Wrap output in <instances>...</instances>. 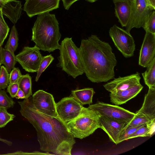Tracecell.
Returning <instances> with one entry per match:
<instances>
[{
    "label": "cell",
    "mask_w": 155,
    "mask_h": 155,
    "mask_svg": "<svg viewBox=\"0 0 155 155\" xmlns=\"http://www.w3.org/2000/svg\"><path fill=\"white\" fill-rule=\"evenodd\" d=\"M21 115L35 128L41 150L59 155H71L76 142L66 124L59 117L44 114L37 110L30 97L18 101Z\"/></svg>",
    "instance_id": "obj_1"
},
{
    "label": "cell",
    "mask_w": 155,
    "mask_h": 155,
    "mask_svg": "<svg viewBox=\"0 0 155 155\" xmlns=\"http://www.w3.org/2000/svg\"><path fill=\"white\" fill-rule=\"evenodd\" d=\"M79 49L84 73L90 81L106 82L114 78L117 61L108 43L91 35L82 40Z\"/></svg>",
    "instance_id": "obj_2"
},
{
    "label": "cell",
    "mask_w": 155,
    "mask_h": 155,
    "mask_svg": "<svg viewBox=\"0 0 155 155\" xmlns=\"http://www.w3.org/2000/svg\"><path fill=\"white\" fill-rule=\"evenodd\" d=\"M54 14L49 12L38 15L32 28L31 40L40 50L51 52L59 49L61 34Z\"/></svg>",
    "instance_id": "obj_3"
},
{
    "label": "cell",
    "mask_w": 155,
    "mask_h": 155,
    "mask_svg": "<svg viewBox=\"0 0 155 155\" xmlns=\"http://www.w3.org/2000/svg\"><path fill=\"white\" fill-rule=\"evenodd\" d=\"M60 45L57 66L74 78L83 74L84 69L79 49L72 38H65Z\"/></svg>",
    "instance_id": "obj_4"
},
{
    "label": "cell",
    "mask_w": 155,
    "mask_h": 155,
    "mask_svg": "<svg viewBox=\"0 0 155 155\" xmlns=\"http://www.w3.org/2000/svg\"><path fill=\"white\" fill-rule=\"evenodd\" d=\"M100 117L94 110L83 107L79 115L66 125L68 131L74 138L82 139L100 128Z\"/></svg>",
    "instance_id": "obj_5"
},
{
    "label": "cell",
    "mask_w": 155,
    "mask_h": 155,
    "mask_svg": "<svg viewBox=\"0 0 155 155\" xmlns=\"http://www.w3.org/2000/svg\"><path fill=\"white\" fill-rule=\"evenodd\" d=\"M109 33L115 45L124 57L128 58L134 55L136 45L130 33L116 25L110 28Z\"/></svg>",
    "instance_id": "obj_6"
},
{
    "label": "cell",
    "mask_w": 155,
    "mask_h": 155,
    "mask_svg": "<svg viewBox=\"0 0 155 155\" xmlns=\"http://www.w3.org/2000/svg\"><path fill=\"white\" fill-rule=\"evenodd\" d=\"M88 107L97 112L100 116L126 123L130 122L135 115V113L117 105L100 101L90 104Z\"/></svg>",
    "instance_id": "obj_7"
},
{
    "label": "cell",
    "mask_w": 155,
    "mask_h": 155,
    "mask_svg": "<svg viewBox=\"0 0 155 155\" xmlns=\"http://www.w3.org/2000/svg\"><path fill=\"white\" fill-rule=\"evenodd\" d=\"M131 2V13L126 30L129 33L133 28L143 27L152 11L147 0H134Z\"/></svg>",
    "instance_id": "obj_8"
},
{
    "label": "cell",
    "mask_w": 155,
    "mask_h": 155,
    "mask_svg": "<svg viewBox=\"0 0 155 155\" xmlns=\"http://www.w3.org/2000/svg\"><path fill=\"white\" fill-rule=\"evenodd\" d=\"M40 50L35 45L33 47H25L15 56L16 60L26 71L37 72L43 57Z\"/></svg>",
    "instance_id": "obj_9"
},
{
    "label": "cell",
    "mask_w": 155,
    "mask_h": 155,
    "mask_svg": "<svg viewBox=\"0 0 155 155\" xmlns=\"http://www.w3.org/2000/svg\"><path fill=\"white\" fill-rule=\"evenodd\" d=\"M56 107L59 117L66 124L79 115L83 106L71 96L63 98L56 103Z\"/></svg>",
    "instance_id": "obj_10"
},
{
    "label": "cell",
    "mask_w": 155,
    "mask_h": 155,
    "mask_svg": "<svg viewBox=\"0 0 155 155\" xmlns=\"http://www.w3.org/2000/svg\"><path fill=\"white\" fill-rule=\"evenodd\" d=\"M31 97L33 105L39 111L49 116L59 117L56 103L52 94L39 90L35 92Z\"/></svg>",
    "instance_id": "obj_11"
},
{
    "label": "cell",
    "mask_w": 155,
    "mask_h": 155,
    "mask_svg": "<svg viewBox=\"0 0 155 155\" xmlns=\"http://www.w3.org/2000/svg\"><path fill=\"white\" fill-rule=\"evenodd\" d=\"M60 0H25L23 10L30 18L59 8Z\"/></svg>",
    "instance_id": "obj_12"
},
{
    "label": "cell",
    "mask_w": 155,
    "mask_h": 155,
    "mask_svg": "<svg viewBox=\"0 0 155 155\" xmlns=\"http://www.w3.org/2000/svg\"><path fill=\"white\" fill-rule=\"evenodd\" d=\"M99 121L100 128L106 133L110 140L116 144L119 143V136L129 123L102 116H100Z\"/></svg>",
    "instance_id": "obj_13"
},
{
    "label": "cell",
    "mask_w": 155,
    "mask_h": 155,
    "mask_svg": "<svg viewBox=\"0 0 155 155\" xmlns=\"http://www.w3.org/2000/svg\"><path fill=\"white\" fill-rule=\"evenodd\" d=\"M155 58V34L146 31L140 50L139 64L147 68Z\"/></svg>",
    "instance_id": "obj_14"
},
{
    "label": "cell",
    "mask_w": 155,
    "mask_h": 155,
    "mask_svg": "<svg viewBox=\"0 0 155 155\" xmlns=\"http://www.w3.org/2000/svg\"><path fill=\"white\" fill-rule=\"evenodd\" d=\"M141 77L139 73L123 77H119L103 85L104 87L110 93L123 90L140 83Z\"/></svg>",
    "instance_id": "obj_15"
},
{
    "label": "cell",
    "mask_w": 155,
    "mask_h": 155,
    "mask_svg": "<svg viewBox=\"0 0 155 155\" xmlns=\"http://www.w3.org/2000/svg\"><path fill=\"white\" fill-rule=\"evenodd\" d=\"M0 9L3 14L15 24L21 15V2L17 0H0Z\"/></svg>",
    "instance_id": "obj_16"
},
{
    "label": "cell",
    "mask_w": 155,
    "mask_h": 155,
    "mask_svg": "<svg viewBox=\"0 0 155 155\" xmlns=\"http://www.w3.org/2000/svg\"><path fill=\"white\" fill-rule=\"evenodd\" d=\"M143 88L140 83L124 90L111 92L110 94V102L115 105L126 103L138 94Z\"/></svg>",
    "instance_id": "obj_17"
},
{
    "label": "cell",
    "mask_w": 155,
    "mask_h": 155,
    "mask_svg": "<svg viewBox=\"0 0 155 155\" xmlns=\"http://www.w3.org/2000/svg\"><path fill=\"white\" fill-rule=\"evenodd\" d=\"M115 14L122 27H126L129 22L131 11L130 0H113Z\"/></svg>",
    "instance_id": "obj_18"
},
{
    "label": "cell",
    "mask_w": 155,
    "mask_h": 155,
    "mask_svg": "<svg viewBox=\"0 0 155 155\" xmlns=\"http://www.w3.org/2000/svg\"><path fill=\"white\" fill-rule=\"evenodd\" d=\"M136 114L145 116L150 121L155 120V88H149L143 103Z\"/></svg>",
    "instance_id": "obj_19"
},
{
    "label": "cell",
    "mask_w": 155,
    "mask_h": 155,
    "mask_svg": "<svg viewBox=\"0 0 155 155\" xmlns=\"http://www.w3.org/2000/svg\"><path fill=\"white\" fill-rule=\"evenodd\" d=\"M95 93L94 89L92 88L76 89L71 91L72 96L82 105L92 104Z\"/></svg>",
    "instance_id": "obj_20"
},
{
    "label": "cell",
    "mask_w": 155,
    "mask_h": 155,
    "mask_svg": "<svg viewBox=\"0 0 155 155\" xmlns=\"http://www.w3.org/2000/svg\"><path fill=\"white\" fill-rule=\"evenodd\" d=\"M155 131V120H154L141 127L130 135L128 137V140L140 137H150L154 134Z\"/></svg>",
    "instance_id": "obj_21"
},
{
    "label": "cell",
    "mask_w": 155,
    "mask_h": 155,
    "mask_svg": "<svg viewBox=\"0 0 155 155\" xmlns=\"http://www.w3.org/2000/svg\"><path fill=\"white\" fill-rule=\"evenodd\" d=\"M142 73L145 84L149 88H155V58Z\"/></svg>",
    "instance_id": "obj_22"
},
{
    "label": "cell",
    "mask_w": 155,
    "mask_h": 155,
    "mask_svg": "<svg viewBox=\"0 0 155 155\" xmlns=\"http://www.w3.org/2000/svg\"><path fill=\"white\" fill-rule=\"evenodd\" d=\"M18 83L19 88L24 93L25 98L27 99L32 95L31 78L27 74L23 75L18 80Z\"/></svg>",
    "instance_id": "obj_23"
},
{
    "label": "cell",
    "mask_w": 155,
    "mask_h": 155,
    "mask_svg": "<svg viewBox=\"0 0 155 155\" xmlns=\"http://www.w3.org/2000/svg\"><path fill=\"white\" fill-rule=\"evenodd\" d=\"M17 62L14 53L3 48L2 64L9 73L15 67Z\"/></svg>",
    "instance_id": "obj_24"
},
{
    "label": "cell",
    "mask_w": 155,
    "mask_h": 155,
    "mask_svg": "<svg viewBox=\"0 0 155 155\" xmlns=\"http://www.w3.org/2000/svg\"><path fill=\"white\" fill-rule=\"evenodd\" d=\"M18 34L15 25L12 28L8 40L5 46V48L14 53L18 45Z\"/></svg>",
    "instance_id": "obj_25"
},
{
    "label": "cell",
    "mask_w": 155,
    "mask_h": 155,
    "mask_svg": "<svg viewBox=\"0 0 155 155\" xmlns=\"http://www.w3.org/2000/svg\"><path fill=\"white\" fill-rule=\"evenodd\" d=\"M54 58L51 54L43 57L40 63L37 74L35 79L36 82L38 81L42 73L54 60Z\"/></svg>",
    "instance_id": "obj_26"
},
{
    "label": "cell",
    "mask_w": 155,
    "mask_h": 155,
    "mask_svg": "<svg viewBox=\"0 0 155 155\" xmlns=\"http://www.w3.org/2000/svg\"><path fill=\"white\" fill-rule=\"evenodd\" d=\"M15 102L7 94L4 89H0V107H3L7 109L13 107Z\"/></svg>",
    "instance_id": "obj_27"
},
{
    "label": "cell",
    "mask_w": 155,
    "mask_h": 155,
    "mask_svg": "<svg viewBox=\"0 0 155 155\" xmlns=\"http://www.w3.org/2000/svg\"><path fill=\"white\" fill-rule=\"evenodd\" d=\"M3 15L0 9V48L2 47L9 30V28L4 20Z\"/></svg>",
    "instance_id": "obj_28"
},
{
    "label": "cell",
    "mask_w": 155,
    "mask_h": 155,
    "mask_svg": "<svg viewBox=\"0 0 155 155\" xmlns=\"http://www.w3.org/2000/svg\"><path fill=\"white\" fill-rule=\"evenodd\" d=\"M7 109L0 107V128L4 127L11 121L13 120L15 116L8 112Z\"/></svg>",
    "instance_id": "obj_29"
},
{
    "label": "cell",
    "mask_w": 155,
    "mask_h": 155,
    "mask_svg": "<svg viewBox=\"0 0 155 155\" xmlns=\"http://www.w3.org/2000/svg\"><path fill=\"white\" fill-rule=\"evenodd\" d=\"M135 114V115L134 117L124 129L146 124L152 121L144 115Z\"/></svg>",
    "instance_id": "obj_30"
},
{
    "label": "cell",
    "mask_w": 155,
    "mask_h": 155,
    "mask_svg": "<svg viewBox=\"0 0 155 155\" xmlns=\"http://www.w3.org/2000/svg\"><path fill=\"white\" fill-rule=\"evenodd\" d=\"M146 31L155 34V11H152L142 27Z\"/></svg>",
    "instance_id": "obj_31"
},
{
    "label": "cell",
    "mask_w": 155,
    "mask_h": 155,
    "mask_svg": "<svg viewBox=\"0 0 155 155\" xmlns=\"http://www.w3.org/2000/svg\"><path fill=\"white\" fill-rule=\"evenodd\" d=\"M9 74L4 66L0 67V89H5L9 84Z\"/></svg>",
    "instance_id": "obj_32"
},
{
    "label": "cell",
    "mask_w": 155,
    "mask_h": 155,
    "mask_svg": "<svg viewBox=\"0 0 155 155\" xmlns=\"http://www.w3.org/2000/svg\"><path fill=\"white\" fill-rule=\"evenodd\" d=\"M144 124L124 129L121 133L119 139V143L128 140V137L138 128Z\"/></svg>",
    "instance_id": "obj_33"
},
{
    "label": "cell",
    "mask_w": 155,
    "mask_h": 155,
    "mask_svg": "<svg viewBox=\"0 0 155 155\" xmlns=\"http://www.w3.org/2000/svg\"><path fill=\"white\" fill-rule=\"evenodd\" d=\"M22 75L19 68L15 67L10 73L9 84L18 83Z\"/></svg>",
    "instance_id": "obj_34"
},
{
    "label": "cell",
    "mask_w": 155,
    "mask_h": 155,
    "mask_svg": "<svg viewBox=\"0 0 155 155\" xmlns=\"http://www.w3.org/2000/svg\"><path fill=\"white\" fill-rule=\"evenodd\" d=\"M7 92L8 93L12 98H15L19 89L18 83L9 84L7 87Z\"/></svg>",
    "instance_id": "obj_35"
},
{
    "label": "cell",
    "mask_w": 155,
    "mask_h": 155,
    "mask_svg": "<svg viewBox=\"0 0 155 155\" xmlns=\"http://www.w3.org/2000/svg\"><path fill=\"white\" fill-rule=\"evenodd\" d=\"M5 155H52L49 152L41 153L38 151H35L32 152H24L22 151H18L16 152L8 153L5 154Z\"/></svg>",
    "instance_id": "obj_36"
},
{
    "label": "cell",
    "mask_w": 155,
    "mask_h": 155,
    "mask_svg": "<svg viewBox=\"0 0 155 155\" xmlns=\"http://www.w3.org/2000/svg\"><path fill=\"white\" fill-rule=\"evenodd\" d=\"M17 99H25V97L24 93L20 89H19L15 97Z\"/></svg>",
    "instance_id": "obj_37"
},
{
    "label": "cell",
    "mask_w": 155,
    "mask_h": 155,
    "mask_svg": "<svg viewBox=\"0 0 155 155\" xmlns=\"http://www.w3.org/2000/svg\"><path fill=\"white\" fill-rule=\"evenodd\" d=\"M150 7L152 10L155 9V0H147Z\"/></svg>",
    "instance_id": "obj_38"
},
{
    "label": "cell",
    "mask_w": 155,
    "mask_h": 155,
    "mask_svg": "<svg viewBox=\"0 0 155 155\" xmlns=\"http://www.w3.org/2000/svg\"><path fill=\"white\" fill-rule=\"evenodd\" d=\"M0 141L3 142L9 146H11L12 144V142L5 139L2 138L0 137Z\"/></svg>",
    "instance_id": "obj_39"
},
{
    "label": "cell",
    "mask_w": 155,
    "mask_h": 155,
    "mask_svg": "<svg viewBox=\"0 0 155 155\" xmlns=\"http://www.w3.org/2000/svg\"><path fill=\"white\" fill-rule=\"evenodd\" d=\"M3 49L2 47L0 48V66L2 64Z\"/></svg>",
    "instance_id": "obj_40"
},
{
    "label": "cell",
    "mask_w": 155,
    "mask_h": 155,
    "mask_svg": "<svg viewBox=\"0 0 155 155\" xmlns=\"http://www.w3.org/2000/svg\"><path fill=\"white\" fill-rule=\"evenodd\" d=\"M85 0L87 2H91V3H93V2H95L96 1H97L98 0Z\"/></svg>",
    "instance_id": "obj_41"
},
{
    "label": "cell",
    "mask_w": 155,
    "mask_h": 155,
    "mask_svg": "<svg viewBox=\"0 0 155 155\" xmlns=\"http://www.w3.org/2000/svg\"><path fill=\"white\" fill-rule=\"evenodd\" d=\"M130 0V1H133L134 0Z\"/></svg>",
    "instance_id": "obj_42"
}]
</instances>
